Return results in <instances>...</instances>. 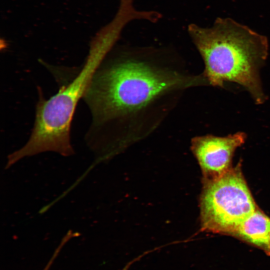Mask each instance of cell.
I'll return each instance as SVG.
<instances>
[{"label": "cell", "instance_id": "3", "mask_svg": "<svg viewBox=\"0 0 270 270\" xmlns=\"http://www.w3.org/2000/svg\"><path fill=\"white\" fill-rule=\"evenodd\" d=\"M117 40L114 32L102 29L92 42L84 64L72 80L48 100L38 88V100L30 136L24 146L8 155L11 164L43 152H54L65 156L74 154L70 142V128L76 105L83 98L97 67Z\"/></svg>", "mask_w": 270, "mask_h": 270}, {"label": "cell", "instance_id": "6", "mask_svg": "<svg viewBox=\"0 0 270 270\" xmlns=\"http://www.w3.org/2000/svg\"><path fill=\"white\" fill-rule=\"evenodd\" d=\"M232 236L268 252L270 244V218L258 208L236 229Z\"/></svg>", "mask_w": 270, "mask_h": 270}, {"label": "cell", "instance_id": "1", "mask_svg": "<svg viewBox=\"0 0 270 270\" xmlns=\"http://www.w3.org/2000/svg\"><path fill=\"white\" fill-rule=\"evenodd\" d=\"M110 50L82 98L92 116L86 136L91 148L102 139L122 143L145 136L160 126L186 90L208 85L202 73H192L180 56L168 50Z\"/></svg>", "mask_w": 270, "mask_h": 270}, {"label": "cell", "instance_id": "4", "mask_svg": "<svg viewBox=\"0 0 270 270\" xmlns=\"http://www.w3.org/2000/svg\"><path fill=\"white\" fill-rule=\"evenodd\" d=\"M257 208L240 164L218 178L204 180L200 200L204 230L232 236Z\"/></svg>", "mask_w": 270, "mask_h": 270}, {"label": "cell", "instance_id": "5", "mask_svg": "<svg viewBox=\"0 0 270 270\" xmlns=\"http://www.w3.org/2000/svg\"><path fill=\"white\" fill-rule=\"evenodd\" d=\"M246 135L238 132L226 136L208 134L194 138L191 149L200 165L204 180L218 178L232 166L236 149L243 144Z\"/></svg>", "mask_w": 270, "mask_h": 270}, {"label": "cell", "instance_id": "8", "mask_svg": "<svg viewBox=\"0 0 270 270\" xmlns=\"http://www.w3.org/2000/svg\"><path fill=\"white\" fill-rule=\"evenodd\" d=\"M50 266H46L44 270H48Z\"/></svg>", "mask_w": 270, "mask_h": 270}, {"label": "cell", "instance_id": "7", "mask_svg": "<svg viewBox=\"0 0 270 270\" xmlns=\"http://www.w3.org/2000/svg\"><path fill=\"white\" fill-rule=\"evenodd\" d=\"M266 254L270 256V244L268 250V252H266Z\"/></svg>", "mask_w": 270, "mask_h": 270}, {"label": "cell", "instance_id": "2", "mask_svg": "<svg viewBox=\"0 0 270 270\" xmlns=\"http://www.w3.org/2000/svg\"><path fill=\"white\" fill-rule=\"evenodd\" d=\"M188 32L204 64L208 86L224 88L225 82L246 88L256 104L266 100L260 76L268 52L266 36L230 18H218L210 28L195 24Z\"/></svg>", "mask_w": 270, "mask_h": 270}]
</instances>
